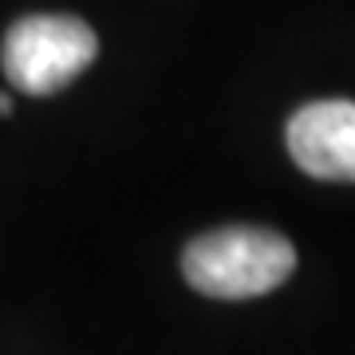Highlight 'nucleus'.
Instances as JSON below:
<instances>
[{"label": "nucleus", "mask_w": 355, "mask_h": 355, "mask_svg": "<svg viewBox=\"0 0 355 355\" xmlns=\"http://www.w3.org/2000/svg\"><path fill=\"white\" fill-rule=\"evenodd\" d=\"M296 268V249L277 229L229 225L186 245L182 272L190 288L217 300H249L280 288Z\"/></svg>", "instance_id": "1"}, {"label": "nucleus", "mask_w": 355, "mask_h": 355, "mask_svg": "<svg viewBox=\"0 0 355 355\" xmlns=\"http://www.w3.org/2000/svg\"><path fill=\"white\" fill-rule=\"evenodd\" d=\"M4 76L24 95H55L99 55V40L79 16H24L4 36Z\"/></svg>", "instance_id": "2"}, {"label": "nucleus", "mask_w": 355, "mask_h": 355, "mask_svg": "<svg viewBox=\"0 0 355 355\" xmlns=\"http://www.w3.org/2000/svg\"><path fill=\"white\" fill-rule=\"evenodd\" d=\"M288 154L320 182H355V103L320 99L288 119Z\"/></svg>", "instance_id": "3"}, {"label": "nucleus", "mask_w": 355, "mask_h": 355, "mask_svg": "<svg viewBox=\"0 0 355 355\" xmlns=\"http://www.w3.org/2000/svg\"><path fill=\"white\" fill-rule=\"evenodd\" d=\"M0 114H12V99L8 95H0Z\"/></svg>", "instance_id": "4"}]
</instances>
